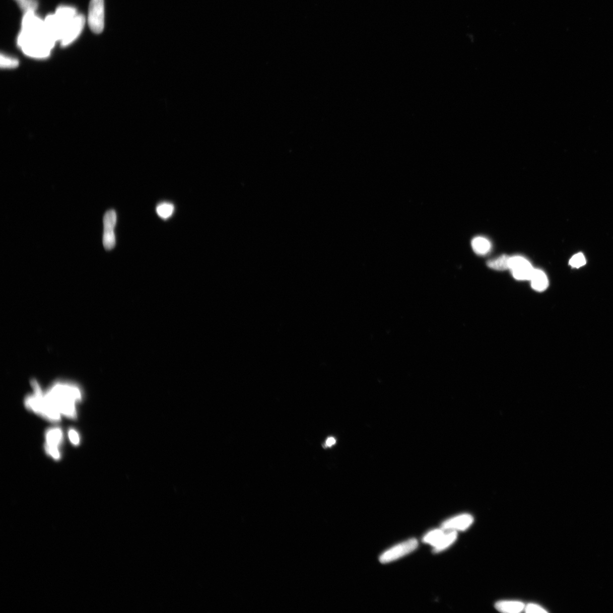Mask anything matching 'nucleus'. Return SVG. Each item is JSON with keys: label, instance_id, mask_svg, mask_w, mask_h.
<instances>
[{"label": "nucleus", "instance_id": "1", "mask_svg": "<svg viewBox=\"0 0 613 613\" xmlns=\"http://www.w3.org/2000/svg\"><path fill=\"white\" fill-rule=\"evenodd\" d=\"M82 400V392L73 383L57 382L43 394V415L46 419L56 421L61 415L77 418L76 404Z\"/></svg>", "mask_w": 613, "mask_h": 613}, {"label": "nucleus", "instance_id": "2", "mask_svg": "<svg viewBox=\"0 0 613 613\" xmlns=\"http://www.w3.org/2000/svg\"><path fill=\"white\" fill-rule=\"evenodd\" d=\"M17 42L26 55L42 59L50 55L56 41L48 33L44 21L31 28L21 29Z\"/></svg>", "mask_w": 613, "mask_h": 613}, {"label": "nucleus", "instance_id": "3", "mask_svg": "<svg viewBox=\"0 0 613 613\" xmlns=\"http://www.w3.org/2000/svg\"><path fill=\"white\" fill-rule=\"evenodd\" d=\"M88 23L93 33L100 34L104 29V0H91L89 4Z\"/></svg>", "mask_w": 613, "mask_h": 613}, {"label": "nucleus", "instance_id": "4", "mask_svg": "<svg viewBox=\"0 0 613 613\" xmlns=\"http://www.w3.org/2000/svg\"><path fill=\"white\" fill-rule=\"evenodd\" d=\"M418 547L417 540L414 538L409 539L387 550L380 556L379 561L382 563H388L395 561L397 559L413 552Z\"/></svg>", "mask_w": 613, "mask_h": 613}, {"label": "nucleus", "instance_id": "5", "mask_svg": "<svg viewBox=\"0 0 613 613\" xmlns=\"http://www.w3.org/2000/svg\"><path fill=\"white\" fill-rule=\"evenodd\" d=\"M509 269L514 278L519 281H530L534 270L530 262L522 256H514L510 258Z\"/></svg>", "mask_w": 613, "mask_h": 613}, {"label": "nucleus", "instance_id": "6", "mask_svg": "<svg viewBox=\"0 0 613 613\" xmlns=\"http://www.w3.org/2000/svg\"><path fill=\"white\" fill-rule=\"evenodd\" d=\"M86 17L83 15H78L66 27L63 35L60 41L62 47H66L73 43L77 39L86 24Z\"/></svg>", "mask_w": 613, "mask_h": 613}, {"label": "nucleus", "instance_id": "7", "mask_svg": "<svg viewBox=\"0 0 613 613\" xmlns=\"http://www.w3.org/2000/svg\"><path fill=\"white\" fill-rule=\"evenodd\" d=\"M473 518L469 514H462L446 520L442 524V529L445 530H465L473 523Z\"/></svg>", "mask_w": 613, "mask_h": 613}, {"label": "nucleus", "instance_id": "8", "mask_svg": "<svg viewBox=\"0 0 613 613\" xmlns=\"http://www.w3.org/2000/svg\"><path fill=\"white\" fill-rule=\"evenodd\" d=\"M63 440V433L59 428H53L46 433V452L59 451V447Z\"/></svg>", "mask_w": 613, "mask_h": 613}, {"label": "nucleus", "instance_id": "9", "mask_svg": "<svg viewBox=\"0 0 613 613\" xmlns=\"http://www.w3.org/2000/svg\"><path fill=\"white\" fill-rule=\"evenodd\" d=\"M54 14L58 21H59L62 26L63 27L64 32L66 27L78 15L77 11H76L75 8L69 6H60L58 7Z\"/></svg>", "mask_w": 613, "mask_h": 613}, {"label": "nucleus", "instance_id": "10", "mask_svg": "<svg viewBox=\"0 0 613 613\" xmlns=\"http://www.w3.org/2000/svg\"><path fill=\"white\" fill-rule=\"evenodd\" d=\"M530 281L531 288L536 292H543L548 288V277L542 270L534 269Z\"/></svg>", "mask_w": 613, "mask_h": 613}, {"label": "nucleus", "instance_id": "11", "mask_svg": "<svg viewBox=\"0 0 613 613\" xmlns=\"http://www.w3.org/2000/svg\"><path fill=\"white\" fill-rule=\"evenodd\" d=\"M524 603L520 601H503L497 602V610L503 612L518 613L524 610Z\"/></svg>", "mask_w": 613, "mask_h": 613}, {"label": "nucleus", "instance_id": "12", "mask_svg": "<svg viewBox=\"0 0 613 613\" xmlns=\"http://www.w3.org/2000/svg\"><path fill=\"white\" fill-rule=\"evenodd\" d=\"M456 538H457L456 531H450L449 532H447L443 536L440 542L433 548V552L435 553L441 552L453 544Z\"/></svg>", "mask_w": 613, "mask_h": 613}, {"label": "nucleus", "instance_id": "13", "mask_svg": "<svg viewBox=\"0 0 613 613\" xmlns=\"http://www.w3.org/2000/svg\"><path fill=\"white\" fill-rule=\"evenodd\" d=\"M473 251L478 254L485 255L490 251L491 245L489 240L483 237H477L472 241Z\"/></svg>", "mask_w": 613, "mask_h": 613}, {"label": "nucleus", "instance_id": "14", "mask_svg": "<svg viewBox=\"0 0 613 613\" xmlns=\"http://www.w3.org/2000/svg\"><path fill=\"white\" fill-rule=\"evenodd\" d=\"M511 257L507 255H502L500 257L491 259L487 262V266L491 269L496 270H505L509 269V262Z\"/></svg>", "mask_w": 613, "mask_h": 613}, {"label": "nucleus", "instance_id": "15", "mask_svg": "<svg viewBox=\"0 0 613 613\" xmlns=\"http://www.w3.org/2000/svg\"><path fill=\"white\" fill-rule=\"evenodd\" d=\"M445 534L444 529H435L428 532L423 538L424 543L430 544L434 548L440 542Z\"/></svg>", "mask_w": 613, "mask_h": 613}, {"label": "nucleus", "instance_id": "16", "mask_svg": "<svg viewBox=\"0 0 613 613\" xmlns=\"http://www.w3.org/2000/svg\"><path fill=\"white\" fill-rule=\"evenodd\" d=\"M114 230L113 227H104L103 244L106 250H111L115 247L116 240Z\"/></svg>", "mask_w": 613, "mask_h": 613}, {"label": "nucleus", "instance_id": "17", "mask_svg": "<svg viewBox=\"0 0 613 613\" xmlns=\"http://www.w3.org/2000/svg\"><path fill=\"white\" fill-rule=\"evenodd\" d=\"M174 210L173 204L168 202L160 203L156 208V212L158 216L163 219H167L171 217Z\"/></svg>", "mask_w": 613, "mask_h": 613}, {"label": "nucleus", "instance_id": "18", "mask_svg": "<svg viewBox=\"0 0 613 613\" xmlns=\"http://www.w3.org/2000/svg\"><path fill=\"white\" fill-rule=\"evenodd\" d=\"M21 10L25 13L33 12L37 10L38 4L37 0H15Z\"/></svg>", "mask_w": 613, "mask_h": 613}, {"label": "nucleus", "instance_id": "19", "mask_svg": "<svg viewBox=\"0 0 613 613\" xmlns=\"http://www.w3.org/2000/svg\"><path fill=\"white\" fill-rule=\"evenodd\" d=\"M19 64V61L16 58L11 56H9L6 55L1 54V59H0V65L2 69H15Z\"/></svg>", "mask_w": 613, "mask_h": 613}, {"label": "nucleus", "instance_id": "20", "mask_svg": "<svg viewBox=\"0 0 613 613\" xmlns=\"http://www.w3.org/2000/svg\"><path fill=\"white\" fill-rule=\"evenodd\" d=\"M104 227H113L115 228L116 223H117V214L113 210H109L105 214L104 219Z\"/></svg>", "mask_w": 613, "mask_h": 613}, {"label": "nucleus", "instance_id": "21", "mask_svg": "<svg viewBox=\"0 0 613 613\" xmlns=\"http://www.w3.org/2000/svg\"><path fill=\"white\" fill-rule=\"evenodd\" d=\"M586 259L582 253L575 254L570 261V265L573 267L579 268L585 265Z\"/></svg>", "mask_w": 613, "mask_h": 613}, {"label": "nucleus", "instance_id": "22", "mask_svg": "<svg viewBox=\"0 0 613 613\" xmlns=\"http://www.w3.org/2000/svg\"><path fill=\"white\" fill-rule=\"evenodd\" d=\"M524 610L526 612H547L548 611L544 609V608L539 605H536L534 603H529L525 606Z\"/></svg>", "mask_w": 613, "mask_h": 613}, {"label": "nucleus", "instance_id": "23", "mask_svg": "<svg viewBox=\"0 0 613 613\" xmlns=\"http://www.w3.org/2000/svg\"><path fill=\"white\" fill-rule=\"evenodd\" d=\"M69 437L72 444L75 446L79 445L80 444V437L77 431L74 429H70L69 432Z\"/></svg>", "mask_w": 613, "mask_h": 613}, {"label": "nucleus", "instance_id": "24", "mask_svg": "<svg viewBox=\"0 0 613 613\" xmlns=\"http://www.w3.org/2000/svg\"><path fill=\"white\" fill-rule=\"evenodd\" d=\"M335 444V440L333 437H329L326 441L325 445L328 447L332 446Z\"/></svg>", "mask_w": 613, "mask_h": 613}]
</instances>
